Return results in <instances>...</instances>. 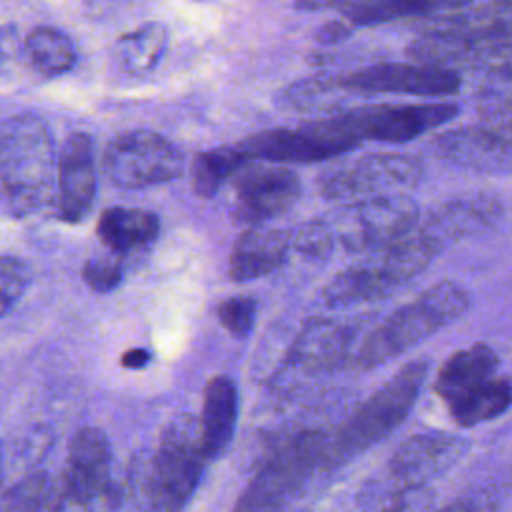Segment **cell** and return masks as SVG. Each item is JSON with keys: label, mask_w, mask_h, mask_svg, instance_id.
Returning <instances> with one entry per match:
<instances>
[{"label": "cell", "mask_w": 512, "mask_h": 512, "mask_svg": "<svg viewBox=\"0 0 512 512\" xmlns=\"http://www.w3.org/2000/svg\"><path fill=\"white\" fill-rule=\"evenodd\" d=\"M288 102L290 106H298V108H334L336 104H340L346 96L354 94L342 84L340 76H316V78H308V80H300L296 84H292L286 90Z\"/></svg>", "instance_id": "obj_31"}, {"label": "cell", "mask_w": 512, "mask_h": 512, "mask_svg": "<svg viewBox=\"0 0 512 512\" xmlns=\"http://www.w3.org/2000/svg\"><path fill=\"white\" fill-rule=\"evenodd\" d=\"M412 62L454 70L486 62L512 60V32L504 30H440L424 32L408 46Z\"/></svg>", "instance_id": "obj_15"}, {"label": "cell", "mask_w": 512, "mask_h": 512, "mask_svg": "<svg viewBox=\"0 0 512 512\" xmlns=\"http://www.w3.org/2000/svg\"><path fill=\"white\" fill-rule=\"evenodd\" d=\"M498 356L488 344H472L456 350L438 370L434 380L436 394L448 404L466 396L474 388L494 378Z\"/></svg>", "instance_id": "obj_23"}, {"label": "cell", "mask_w": 512, "mask_h": 512, "mask_svg": "<svg viewBox=\"0 0 512 512\" xmlns=\"http://www.w3.org/2000/svg\"><path fill=\"white\" fill-rule=\"evenodd\" d=\"M24 52L34 70L44 76H60L72 70L78 58L74 42L52 26H36L24 40Z\"/></svg>", "instance_id": "obj_28"}, {"label": "cell", "mask_w": 512, "mask_h": 512, "mask_svg": "<svg viewBox=\"0 0 512 512\" xmlns=\"http://www.w3.org/2000/svg\"><path fill=\"white\" fill-rule=\"evenodd\" d=\"M482 110L512 112V60L488 70L478 90Z\"/></svg>", "instance_id": "obj_32"}, {"label": "cell", "mask_w": 512, "mask_h": 512, "mask_svg": "<svg viewBox=\"0 0 512 512\" xmlns=\"http://www.w3.org/2000/svg\"><path fill=\"white\" fill-rule=\"evenodd\" d=\"M234 208L238 222L258 224L290 210L302 192L294 170L272 162H246L232 176Z\"/></svg>", "instance_id": "obj_14"}, {"label": "cell", "mask_w": 512, "mask_h": 512, "mask_svg": "<svg viewBox=\"0 0 512 512\" xmlns=\"http://www.w3.org/2000/svg\"><path fill=\"white\" fill-rule=\"evenodd\" d=\"M292 248L310 258H326L336 244L334 230L326 220H310L296 228L292 234Z\"/></svg>", "instance_id": "obj_33"}, {"label": "cell", "mask_w": 512, "mask_h": 512, "mask_svg": "<svg viewBox=\"0 0 512 512\" xmlns=\"http://www.w3.org/2000/svg\"><path fill=\"white\" fill-rule=\"evenodd\" d=\"M98 238L112 254L126 256L152 246L160 234V220L154 212L128 206L106 208L98 218Z\"/></svg>", "instance_id": "obj_24"}, {"label": "cell", "mask_w": 512, "mask_h": 512, "mask_svg": "<svg viewBox=\"0 0 512 512\" xmlns=\"http://www.w3.org/2000/svg\"><path fill=\"white\" fill-rule=\"evenodd\" d=\"M354 94H410V96H450L460 88V74L448 68L418 62H380L340 76Z\"/></svg>", "instance_id": "obj_16"}, {"label": "cell", "mask_w": 512, "mask_h": 512, "mask_svg": "<svg viewBox=\"0 0 512 512\" xmlns=\"http://www.w3.org/2000/svg\"><path fill=\"white\" fill-rule=\"evenodd\" d=\"M440 158L474 168L504 170L512 166V112L482 110V120L440 134L434 140Z\"/></svg>", "instance_id": "obj_13"}, {"label": "cell", "mask_w": 512, "mask_h": 512, "mask_svg": "<svg viewBox=\"0 0 512 512\" xmlns=\"http://www.w3.org/2000/svg\"><path fill=\"white\" fill-rule=\"evenodd\" d=\"M52 512H92V510H88V508H84V506H80V504L68 500V498L60 492V488H58V492H56V502H54Z\"/></svg>", "instance_id": "obj_40"}, {"label": "cell", "mask_w": 512, "mask_h": 512, "mask_svg": "<svg viewBox=\"0 0 512 512\" xmlns=\"http://www.w3.org/2000/svg\"><path fill=\"white\" fill-rule=\"evenodd\" d=\"M60 492L88 510L100 504L114 506L118 500L112 482V452L100 428L84 426L72 436Z\"/></svg>", "instance_id": "obj_12"}, {"label": "cell", "mask_w": 512, "mask_h": 512, "mask_svg": "<svg viewBox=\"0 0 512 512\" xmlns=\"http://www.w3.org/2000/svg\"><path fill=\"white\" fill-rule=\"evenodd\" d=\"M328 434L302 430L270 448L232 512H282L304 482L324 466Z\"/></svg>", "instance_id": "obj_6"}, {"label": "cell", "mask_w": 512, "mask_h": 512, "mask_svg": "<svg viewBox=\"0 0 512 512\" xmlns=\"http://www.w3.org/2000/svg\"><path fill=\"white\" fill-rule=\"evenodd\" d=\"M474 0H370L356 8L342 12L346 24L354 30L356 26H370L390 22L398 18H434L450 12L464 10Z\"/></svg>", "instance_id": "obj_25"}, {"label": "cell", "mask_w": 512, "mask_h": 512, "mask_svg": "<svg viewBox=\"0 0 512 512\" xmlns=\"http://www.w3.org/2000/svg\"><path fill=\"white\" fill-rule=\"evenodd\" d=\"M238 402V388L230 376L216 374L206 382L198 422L204 450L210 460L220 458L234 438Z\"/></svg>", "instance_id": "obj_22"}, {"label": "cell", "mask_w": 512, "mask_h": 512, "mask_svg": "<svg viewBox=\"0 0 512 512\" xmlns=\"http://www.w3.org/2000/svg\"><path fill=\"white\" fill-rule=\"evenodd\" d=\"M120 2H122V0H84L86 8H88L90 12H94L96 16L110 12V10H112L116 4H120Z\"/></svg>", "instance_id": "obj_41"}, {"label": "cell", "mask_w": 512, "mask_h": 512, "mask_svg": "<svg viewBox=\"0 0 512 512\" xmlns=\"http://www.w3.org/2000/svg\"><path fill=\"white\" fill-rule=\"evenodd\" d=\"M502 214V204L488 194H468L446 200L430 210L418 226L440 250L490 228Z\"/></svg>", "instance_id": "obj_20"}, {"label": "cell", "mask_w": 512, "mask_h": 512, "mask_svg": "<svg viewBox=\"0 0 512 512\" xmlns=\"http://www.w3.org/2000/svg\"><path fill=\"white\" fill-rule=\"evenodd\" d=\"M468 306L470 296L462 286L450 280L438 282L368 332L352 364L362 370L386 364L458 320Z\"/></svg>", "instance_id": "obj_3"}, {"label": "cell", "mask_w": 512, "mask_h": 512, "mask_svg": "<svg viewBox=\"0 0 512 512\" xmlns=\"http://www.w3.org/2000/svg\"><path fill=\"white\" fill-rule=\"evenodd\" d=\"M168 32L160 22L142 24L116 40L114 56L118 66L128 74L150 72L164 56Z\"/></svg>", "instance_id": "obj_26"}, {"label": "cell", "mask_w": 512, "mask_h": 512, "mask_svg": "<svg viewBox=\"0 0 512 512\" xmlns=\"http://www.w3.org/2000/svg\"><path fill=\"white\" fill-rule=\"evenodd\" d=\"M244 164L246 160L240 156L234 144L200 152L194 158L192 170H190L194 192L200 198H212L220 190V186L226 180H232V176Z\"/></svg>", "instance_id": "obj_29"}, {"label": "cell", "mask_w": 512, "mask_h": 512, "mask_svg": "<svg viewBox=\"0 0 512 512\" xmlns=\"http://www.w3.org/2000/svg\"><path fill=\"white\" fill-rule=\"evenodd\" d=\"M438 252L440 248L416 228L390 248L332 276L322 290V300L330 308L380 300L418 276Z\"/></svg>", "instance_id": "obj_4"}, {"label": "cell", "mask_w": 512, "mask_h": 512, "mask_svg": "<svg viewBox=\"0 0 512 512\" xmlns=\"http://www.w3.org/2000/svg\"><path fill=\"white\" fill-rule=\"evenodd\" d=\"M56 492L46 472H30L4 490L2 512H52Z\"/></svg>", "instance_id": "obj_30"}, {"label": "cell", "mask_w": 512, "mask_h": 512, "mask_svg": "<svg viewBox=\"0 0 512 512\" xmlns=\"http://www.w3.org/2000/svg\"><path fill=\"white\" fill-rule=\"evenodd\" d=\"M208 460L198 418L174 416L164 426L150 460L144 512H184Z\"/></svg>", "instance_id": "obj_5"}, {"label": "cell", "mask_w": 512, "mask_h": 512, "mask_svg": "<svg viewBox=\"0 0 512 512\" xmlns=\"http://www.w3.org/2000/svg\"><path fill=\"white\" fill-rule=\"evenodd\" d=\"M370 0H296V8L300 10H326V8H356Z\"/></svg>", "instance_id": "obj_38"}, {"label": "cell", "mask_w": 512, "mask_h": 512, "mask_svg": "<svg viewBox=\"0 0 512 512\" xmlns=\"http://www.w3.org/2000/svg\"><path fill=\"white\" fill-rule=\"evenodd\" d=\"M292 250V238L284 230L248 228L242 232L230 252L228 274L236 282H248L278 270Z\"/></svg>", "instance_id": "obj_21"}, {"label": "cell", "mask_w": 512, "mask_h": 512, "mask_svg": "<svg viewBox=\"0 0 512 512\" xmlns=\"http://www.w3.org/2000/svg\"><path fill=\"white\" fill-rule=\"evenodd\" d=\"M246 162L310 164L334 158L358 146L336 116L312 120L298 128H272L234 142Z\"/></svg>", "instance_id": "obj_7"}, {"label": "cell", "mask_w": 512, "mask_h": 512, "mask_svg": "<svg viewBox=\"0 0 512 512\" xmlns=\"http://www.w3.org/2000/svg\"><path fill=\"white\" fill-rule=\"evenodd\" d=\"M422 162L410 154H368L318 180L324 198L346 204L396 196L418 186Z\"/></svg>", "instance_id": "obj_10"}, {"label": "cell", "mask_w": 512, "mask_h": 512, "mask_svg": "<svg viewBox=\"0 0 512 512\" xmlns=\"http://www.w3.org/2000/svg\"><path fill=\"white\" fill-rule=\"evenodd\" d=\"M52 136L36 114H16L0 130V182L4 212L22 218L38 212L54 196Z\"/></svg>", "instance_id": "obj_1"}, {"label": "cell", "mask_w": 512, "mask_h": 512, "mask_svg": "<svg viewBox=\"0 0 512 512\" xmlns=\"http://www.w3.org/2000/svg\"><path fill=\"white\" fill-rule=\"evenodd\" d=\"M418 206L406 194L346 204L330 222L348 252H380L418 228Z\"/></svg>", "instance_id": "obj_9"}, {"label": "cell", "mask_w": 512, "mask_h": 512, "mask_svg": "<svg viewBox=\"0 0 512 512\" xmlns=\"http://www.w3.org/2000/svg\"><path fill=\"white\" fill-rule=\"evenodd\" d=\"M494 508L496 506L492 504V500L488 496H468V498L454 500L434 512H492Z\"/></svg>", "instance_id": "obj_37"}, {"label": "cell", "mask_w": 512, "mask_h": 512, "mask_svg": "<svg viewBox=\"0 0 512 512\" xmlns=\"http://www.w3.org/2000/svg\"><path fill=\"white\" fill-rule=\"evenodd\" d=\"M458 114V106L450 102L436 104H372L336 114L340 126L360 144L376 142H408Z\"/></svg>", "instance_id": "obj_11"}, {"label": "cell", "mask_w": 512, "mask_h": 512, "mask_svg": "<svg viewBox=\"0 0 512 512\" xmlns=\"http://www.w3.org/2000/svg\"><path fill=\"white\" fill-rule=\"evenodd\" d=\"M180 150L152 130H126L116 134L104 148L102 170L118 188H146L164 184L182 174Z\"/></svg>", "instance_id": "obj_8"}, {"label": "cell", "mask_w": 512, "mask_h": 512, "mask_svg": "<svg viewBox=\"0 0 512 512\" xmlns=\"http://www.w3.org/2000/svg\"><path fill=\"white\" fill-rule=\"evenodd\" d=\"M0 280H2V294H0L2 316H6L26 288L28 270H26L24 262L18 260L16 256L4 254L0 258Z\"/></svg>", "instance_id": "obj_36"}, {"label": "cell", "mask_w": 512, "mask_h": 512, "mask_svg": "<svg viewBox=\"0 0 512 512\" xmlns=\"http://www.w3.org/2000/svg\"><path fill=\"white\" fill-rule=\"evenodd\" d=\"M490 6H498V8H512V0H488Z\"/></svg>", "instance_id": "obj_42"}, {"label": "cell", "mask_w": 512, "mask_h": 512, "mask_svg": "<svg viewBox=\"0 0 512 512\" xmlns=\"http://www.w3.org/2000/svg\"><path fill=\"white\" fill-rule=\"evenodd\" d=\"M428 374L426 360L404 364L328 434L324 468H334L390 436L412 412Z\"/></svg>", "instance_id": "obj_2"}, {"label": "cell", "mask_w": 512, "mask_h": 512, "mask_svg": "<svg viewBox=\"0 0 512 512\" xmlns=\"http://www.w3.org/2000/svg\"><path fill=\"white\" fill-rule=\"evenodd\" d=\"M354 332L330 318H310L292 340L286 364L304 376H316L340 368L350 352Z\"/></svg>", "instance_id": "obj_19"}, {"label": "cell", "mask_w": 512, "mask_h": 512, "mask_svg": "<svg viewBox=\"0 0 512 512\" xmlns=\"http://www.w3.org/2000/svg\"><path fill=\"white\" fill-rule=\"evenodd\" d=\"M512 406V384L506 378H492L466 396L448 404L452 420L460 428H470L494 420Z\"/></svg>", "instance_id": "obj_27"}, {"label": "cell", "mask_w": 512, "mask_h": 512, "mask_svg": "<svg viewBox=\"0 0 512 512\" xmlns=\"http://www.w3.org/2000/svg\"><path fill=\"white\" fill-rule=\"evenodd\" d=\"M82 278L94 292H100V294L112 292L114 288H118V284L124 278L122 256L112 254V256H94L86 260L82 268Z\"/></svg>", "instance_id": "obj_35"}, {"label": "cell", "mask_w": 512, "mask_h": 512, "mask_svg": "<svg viewBox=\"0 0 512 512\" xmlns=\"http://www.w3.org/2000/svg\"><path fill=\"white\" fill-rule=\"evenodd\" d=\"M150 362V352L144 350V348H132V350H126L120 358V364L124 368H130V370H140L144 368L146 364Z\"/></svg>", "instance_id": "obj_39"}, {"label": "cell", "mask_w": 512, "mask_h": 512, "mask_svg": "<svg viewBox=\"0 0 512 512\" xmlns=\"http://www.w3.org/2000/svg\"><path fill=\"white\" fill-rule=\"evenodd\" d=\"M470 442L448 432H422L404 440L388 460L392 488H426L464 458Z\"/></svg>", "instance_id": "obj_17"}, {"label": "cell", "mask_w": 512, "mask_h": 512, "mask_svg": "<svg viewBox=\"0 0 512 512\" xmlns=\"http://www.w3.org/2000/svg\"><path fill=\"white\" fill-rule=\"evenodd\" d=\"M56 204L58 214L68 224L82 222L96 196L94 142L86 132H74L58 156Z\"/></svg>", "instance_id": "obj_18"}, {"label": "cell", "mask_w": 512, "mask_h": 512, "mask_svg": "<svg viewBox=\"0 0 512 512\" xmlns=\"http://www.w3.org/2000/svg\"><path fill=\"white\" fill-rule=\"evenodd\" d=\"M256 300L252 296H232L218 304L216 316L220 324L236 338H246L256 320Z\"/></svg>", "instance_id": "obj_34"}]
</instances>
